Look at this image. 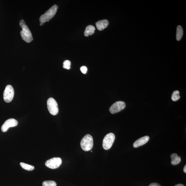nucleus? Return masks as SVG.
Returning a JSON list of instances; mask_svg holds the SVG:
<instances>
[{
  "mask_svg": "<svg viewBox=\"0 0 186 186\" xmlns=\"http://www.w3.org/2000/svg\"><path fill=\"white\" fill-rule=\"evenodd\" d=\"M125 104L123 101H117L111 106L110 112L112 114H115L123 110L125 108Z\"/></svg>",
  "mask_w": 186,
  "mask_h": 186,
  "instance_id": "8",
  "label": "nucleus"
},
{
  "mask_svg": "<svg viewBox=\"0 0 186 186\" xmlns=\"http://www.w3.org/2000/svg\"><path fill=\"white\" fill-rule=\"evenodd\" d=\"M179 94V92L178 90L175 91L173 92L171 97L173 101H176L180 99V96Z\"/></svg>",
  "mask_w": 186,
  "mask_h": 186,
  "instance_id": "16",
  "label": "nucleus"
},
{
  "mask_svg": "<svg viewBox=\"0 0 186 186\" xmlns=\"http://www.w3.org/2000/svg\"><path fill=\"white\" fill-rule=\"evenodd\" d=\"M20 165L23 169L28 171L33 170L35 168L33 166L29 165V164L23 163V162H20Z\"/></svg>",
  "mask_w": 186,
  "mask_h": 186,
  "instance_id": "15",
  "label": "nucleus"
},
{
  "mask_svg": "<svg viewBox=\"0 0 186 186\" xmlns=\"http://www.w3.org/2000/svg\"><path fill=\"white\" fill-rule=\"evenodd\" d=\"M183 31L182 27L180 25L177 26V29L176 39L177 41H180L182 37Z\"/></svg>",
  "mask_w": 186,
  "mask_h": 186,
  "instance_id": "14",
  "label": "nucleus"
},
{
  "mask_svg": "<svg viewBox=\"0 0 186 186\" xmlns=\"http://www.w3.org/2000/svg\"><path fill=\"white\" fill-rule=\"evenodd\" d=\"M20 25L21 27L26 25L25 21L23 20H21L20 21Z\"/></svg>",
  "mask_w": 186,
  "mask_h": 186,
  "instance_id": "20",
  "label": "nucleus"
},
{
  "mask_svg": "<svg viewBox=\"0 0 186 186\" xmlns=\"http://www.w3.org/2000/svg\"><path fill=\"white\" fill-rule=\"evenodd\" d=\"M149 186H161L159 184L156 183H153L151 184L150 185H149Z\"/></svg>",
  "mask_w": 186,
  "mask_h": 186,
  "instance_id": "21",
  "label": "nucleus"
},
{
  "mask_svg": "<svg viewBox=\"0 0 186 186\" xmlns=\"http://www.w3.org/2000/svg\"><path fill=\"white\" fill-rule=\"evenodd\" d=\"M171 163L173 165H176L179 164L181 161V158L178 156L177 153L172 154L171 155Z\"/></svg>",
  "mask_w": 186,
  "mask_h": 186,
  "instance_id": "12",
  "label": "nucleus"
},
{
  "mask_svg": "<svg viewBox=\"0 0 186 186\" xmlns=\"http://www.w3.org/2000/svg\"><path fill=\"white\" fill-rule=\"evenodd\" d=\"M62 163L61 158L55 157L49 159L45 163L46 166L48 168L55 169L58 168Z\"/></svg>",
  "mask_w": 186,
  "mask_h": 186,
  "instance_id": "7",
  "label": "nucleus"
},
{
  "mask_svg": "<svg viewBox=\"0 0 186 186\" xmlns=\"http://www.w3.org/2000/svg\"><path fill=\"white\" fill-rule=\"evenodd\" d=\"M174 186H185L183 184H177L175 185Z\"/></svg>",
  "mask_w": 186,
  "mask_h": 186,
  "instance_id": "22",
  "label": "nucleus"
},
{
  "mask_svg": "<svg viewBox=\"0 0 186 186\" xmlns=\"http://www.w3.org/2000/svg\"><path fill=\"white\" fill-rule=\"evenodd\" d=\"M44 24V23H40V26H42Z\"/></svg>",
  "mask_w": 186,
  "mask_h": 186,
  "instance_id": "24",
  "label": "nucleus"
},
{
  "mask_svg": "<svg viewBox=\"0 0 186 186\" xmlns=\"http://www.w3.org/2000/svg\"><path fill=\"white\" fill-rule=\"evenodd\" d=\"M150 139L148 136H145L136 140L133 144V146L134 147L136 148L146 144L148 142Z\"/></svg>",
  "mask_w": 186,
  "mask_h": 186,
  "instance_id": "10",
  "label": "nucleus"
},
{
  "mask_svg": "<svg viewBox=\"0 0 186 186\" xmlns=\"http://www.w3.org/2000/svg\"><path fill=\"white\" fill-rule=\"evenodd\" d=\"M80 70L83 74H85L87 71V68L86 66H83L81 67Z\"/></svg>",
  "mask_w": 186,
  "mask_h": 186,
  "instance_id": "19",
  "label": "nucleus"
},
{
  "mask_svg": "<svg viewBox=\"0 0 186 186\" xmlns=\"http://www.w3.org/2000/svg\"><path fill=\"white\" fill-rule=\"evenodd\" d=\"M57 184L53 181H44L42 183V186H56Z\"/></svg>",
  "mask_w": 186,
  "mask_h": 186,
  "instance_id": "17",
  "label": "nucleus"
},
{
  "mask_svg": "<svg viewBox=\"0 0 186 186\" xmlns=\"http://www.w3.org/2000/svg\"><path fill=\"white\" fill-rule=\"evenodd\" d=\"M58 7L56 5H53L50 9L42 15L40 17L39 21L40 23H44L52 19L56 14Z\"/></svg>",
  "mask_w": 186,
  "mask_h": 186,
  "instance_id": "1",
  "label": "nucleus"
},
{
  "mask_svg": "<svg viewBox=\"0 0 186 186\" xmlns=\"http://www.w3.org/2000/svg\"><path fill=\"white\" fill-rule=\"evenodd\" d=\"M115 136L112 133L107 134L104 139L103 141V148L104 149L107 150L112 147L115 140Z\"/></svg>",
  "mask_w": 186,
  "mask_h": 186,
  "instance_id": "5",
  "label": "nucleus"
},
{
  "mask_svg": "<svg viewBox=\"0 0 186 186\" xmlns=\"http://www.w3.org/2000/svg\"><path fill=\"white\" fill-rule=\"evenodd\" d=\"M14 91L11 85H8L6 87L4 92V99L6 103H9L13 98Z\"/></svg>",
  "mask_w": 186,
  "mask_h": 186,
  "instance_id": "6",
  "label": "nucleus"
},
{
  "mask_svg": "<svg viewBox=\"0 0 186 186\" xmlns=\"http://www.w3.org/2000/svg\"><path fill=\"white\" fill-rule=\"evenodd\" d=\"M47 106L49 112L51 115H55L59 112L58 105L55 100L52 98L48 99L47 101Z\"/></svg>",
  "mask_w": 186,
  "mask_h": 186,
  "instance_id": "3",
  "label": "nucleus"
},
{
  "mask_svg": "<svg viewBox=\"0 0 186 186\" xmlns=\"http://www.w3.org/2000/svg\"><path fill=\"white\" fill-rule=\"evenodd\" d=\"M21 27L22 30L20 31V34L22 39L27 43L31 42L33 40V37L28 27L25 25Z\"/></svg>",
  "mask_w": 186,
  "mask_h": 186,
  "instance_id": "4",
  "label": "nucleus"
},
{
  "mask_svg": "<svg viewBox=\"0 0 186 186\" xmlns=\"http://www.w3.org/2000/svg\"><path fill=\"white\" fill-rule=\"evenodd\" d=\"M81 147L85 151H89L93 148V143L92 136L87 134L83 137L80 143Z\"/></svg>",
  "mask_w": 186,
  "mask_h": 186,
  "instance_id": "2",
  "label": "nucleus"
},
{
  "mask_svg": "<svg viewBox=\"0 0 186 186\" xmlns=\"http://www.w3.org/2000/svg\"><path fill=\"white\" fill-rule=\"evenodd\" d=\"M18 121L15 119L12 118L8 119L2 125L1 131L3 132H6L9 128L16 127L18 125Z\"/></svg>",
  "mask_w": 186,
  "mask_h": 186,
  "instance_id": "9",
  "label": "nucleus"
},
{
  "mask_svg": "<svg viewBox=\"0 0 186 186\" xmlns=\"http://www.w3.org/2000/svg\"><path fill=\"white\" fill-rule=\"evenodd\" d=\"M95 28L92 25H89L85 29L84 35L85 37H88L89 35H92L95 33Z\"/></svg>",
  "mask_w": 186,
  "mask_h": 186,
  "instance_id": "13",
  "label": "nucleus"
},
{
  "mask_svg": "<svg viewBox=\"0 0 186 186\" xmlns=\"http://www.w3.org/2000/svg\"><path fill=\"white\" fill-rule=\"evenodd\" d=\"M109 23L108 20H104L98 21L96 25L98 30L102 31L108 27Z\"/></svg>",
  "mask_w": 186,
  "mask_h": 186,
  "instance_id": "11",
  "label": "nucleus"
},
{
  "mask_svg": "<svg viewBox=\"0 0 186 186\" xmlns=\"http://www.w3.org/2000/svg\"><path fill=\"white\" fill-rule=\"evenodd\" d=\"M71 66V62L69 60H66L63 63V68L67 69H70Z\"/></svg>",
  "mask_w": 186,
  "mask_h": 186,
  "instance_id": "18",
  "label": "nucleus"
},
{
  "mask_svg": "<svg viewBox=\"0 0 186 186\" xmlns=\"http://www.w3.org/2000/svg\"><path fill=\"white\" fill-rule=\"evenodd\" d=\"M186 166L185 165V167H184V169H183V171H184V172L185 173H186Z\"/></svg>",
  "mask_w": 186,
  "mask_h": 186,
  "instance_id": "23",
  "label": "nucleus"
}]
</instances>
